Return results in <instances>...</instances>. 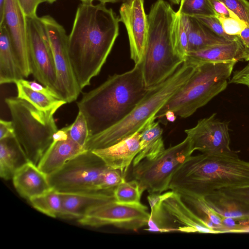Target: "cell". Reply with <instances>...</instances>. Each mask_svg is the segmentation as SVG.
<instances>
[{"instance_id": "obj_4", "label": "cell", "mask_w": 249, "mask_h": 249, "mask_svg": "<svg viewBox=\"0 0 249 249\" xmlns=\"http://www.w3.org/2000/svg\"><path fill=\"white\" fill-rule=\"evenodd\" d=\"M176 13L168 2L157 0L147 15L148 31L141 62L148 89L164 81L184 62L176 53L172 42V28Z\"/></svg>"}, {"instance_id": "obj_27", "label": "cell", "mask_w": 249, "mask_h": 249, "mask_svg": "<svg viewBox=\"0 0 249 249\" xmlns=\"http://www.w3.org/2000/svg\"><path fill=\"white\" fill-rule=\"evenodd\" d=\"M189 18L188 53L230 41L213 33L195 18Z\"/></svg>"}, {"instance_id": "obj_24", "label": "cell", "mask_w": 249, "mask_h": 249, "mask_svg": "<svg viewBox=\"0 0 249 249\" xmlns=\"http://www.w3.org/2000/svg\"><path fill=\"white\" fill-rule=\"evenodd\" d=\"M210 206L223 217L234 219L239 229L249 227V210L242 203L218 191L205 196Z\"/></svg>"}, {"instance_id": "obj_46", "label": "cell", "mask_w": 249, "mask_h": 249, "mask_svg": "<svg viewBox=\"0 0 249 249\" xmlns=\"http://www.w3.org/2000/svg\"><path fill=\"white\" fill-rule=\"evenodd\" d=\"M5 0H0V22L2 19Z\"/></svg>"}, {"instance_id": "obj_45", "label": "cell", "mask_w": 249, "mask_h": 249, "mask_svg": "<svg viewBox=\"0 0 249 249\" xmlns=\"http://www.w3.org/2000/svg\"><path fill=\"white\" fill-rule=\"evenodd\" d=\"M164 117L169 122H174L176 120L177 116L173 112L169 111L165 113Z\"/></svg>"}, {"instance_id": "obj_11", "label": "cell", "mask_w": 249, "mask_h": 249, "mask_svg": "<svg viewBox=\"0 0 249 249\" xmlns=\"http://www.w3.org/2000/svg\"><path fill=\"white\" fill-rule=\"evenodd\" d=\"M25 19L32 74L39 83L56 92L55 67L45 27L37 15Z\"/></svg>"}, {"instance_id": "obj_8", "label": "cell", "mask_w": 249, "mask_h": 249, "mask_svg": "<svg viewBox=\"0 0 249 249\" xmlns=\"http://www.w3.org/2000/svg\"><path fill=\"white\" fill-rule=\"evenodd\" d=\"M109 168L93 151L86 150L48 177L52 188L59 193L107 192L103 190V182Z\"/></svg>"}, {"instance_id": "obj_38", "label": "cell", "mask_w": 249, "mask_h": 249, "mask_svg": "<svg viewBox=\"0 0 249 249\" xmlns=\"http://www.w3.org/2000/svg\"><path fill=\"white\" fill-rule=\"evenodd\" d=\"M220 191L237 200L249 210V185L224 189Z\"/></svg>"}, {"instance_id": "obj_5", "label": "cell", "mask_w": 249, "mask_h": 249, "mask_svg": "<svg viewBox=\"0 0 249 249\" xmlns=\"http://www.w3.org/2000/svg\"><path fill=\"white\" fill-rule=\"evenodd\" d=\"M195 68L183 62L170 77L149 89L143 99L120 122L90 136L85 149L92 151L105 148L142 131L148 122L155 118L162 107L187 82Z\"/></svg>"}, {"instance_id": "obj_15", "label": "cell", "mask_w": 249, "mask_h": 249, "mask_svg": "<svg viewBox=\"0 0 249 249\" xmlns=\"http://www.w3.org/2000/svg\"><path fill=\"white\" fill-rule=\"evenodd\" d=\"M119 13L120 21L124 24L128 34L130 57L135 64H139L142 58L148 31L144 0H125Z\"/></svg>"}, {"instance_id": "obj_7", "label": "cell", "mask_w": 249, "mask_h": 249, "mask_svg": "<svg viewBox=\"0 0 249 249\" xmlns=\"http://www.w3.org/2000/svg\"><path fill=\"white\" fill-rule=\"evenodd\" d=\"M5 102L11 114L15 138L29 161L37 166L58 130L54 114L67 103L42 111L18 97L6 98Z\"/></svg>"}, {"instance_id": "obj_39", "label": "cell", "mask_w": 249, "mask_h": 249, "mask_svg": "<svg viewBox=\"0 0 249 249\" xmlns=\"http://www.w3.org/2000/svg\"><path fill=\"white\" fill-rule=\"evenodd\" d=\"M18 81L33 90L40 92L48 96L55 97L58 99L62 100L60 95L56 92L40 83H37L35 81H28L23 78L19 80Z\"/></svg>"}, {"instance_id": "obj_6", "label": "cell", "mask_w": 249, "mask_h": 249, "mask_svg": "<svg viewBox=\"0 0 249 249\" xmlns=\"http://www.w3.org/2000/svg\"><path fill=\"white\" fill-rule=\"evenodd\" d=\"M236 62L208 63L199 65L187 82L159 110L155 119H162L169 111L186 118L224 90Z\"/></svg>"}, {"instance_id": "obj_34", "label": "cell", "mask_w": 249, "mask_h": 249, "mask_svg": "<svg viewBox=\"0 0 249 249\" xmlns=\"http://www.w3.org/2000/svg\"><path fill=\"white\" fill-rule=\"evenodd\" d=\"M68 132L70 138L77 144L85 149L86 144L89 137V132L87 120L80 111L75 121L68 125Z\"/></svg>"}, {"instance_id": "obj_29", "label": "cell", "mask_w": 249, "mask_h": 249, "mask_svg": "<svg viewBox=\"0 0 249 249\" xmlns=\"http://www.w3.org/2000/svg\"><path fill=\"white\" fill-rule=\"evenodd\" d=\"M189 18L176 12L172 28V39L174 50L184 60L188 53Z\"/></svg>"}, {"instance_id": "obj_22", "label": "cell", "mask_w": 249, "mask_h": 249, "mask_svg": "<svg viewBox=\"0 0 249 249\" xmlns=\"http://www.w3.org/2000/svg\"><path fill=\"white\" fill-rule=\"evenodd\" d=\"M0 84L16 83L24 76L4 24L0 25Z\"/></svg>"}, {"instance_id": "obj_13", "label": "cell", "mask_w": 249, "mask_h": 249, "mask_svg": "<svg viewBox=\"0 0 249 249\" xmlns=\"http://www.w3.org/2000/svg\"><path fill=\"white\" fill-rule=\"evenodd\" d=\"M194 150L208 154H229L236 152L230 147L229 123L213 113L199 120L196 125L184 131Z\"/></svg>"}, {"instance_id": "obj_35", "label": "cell", "mask_w": 249, "mask_h": 249, "mask_svg": "<svg viewBox=\"0 0 249 249\" xmlns=\"http://www.w3.org/2000/svg\"><path fill=\"white\" fill-rule=\"evenodd\" d=\"M216 17L221 23L225 33L230 36H239L248 26L240 18L223 16L217 14Z\"/></svg>"}, {"instance_id": "obj_14", "label": "cell", "mask_w": 249, "mask_h": 249, "mask_svg": "<svg viewBox=\"0 0 249 249\" xmlns=\"http://www.w3.org/2000/svg\"><path fill=\"white\" fill-rule=\"evenodd\" d=\"M4 24L24 77L32 74L25 16L18 0H5L0 25Z\"/></svg>"}, {"instance_id": "obj_43", "label": "cell", "mask_w": 249, "mask_h": 249, "mask_svg": "<svg viewBox=\"0 0 249 249\" xmlns=\"http://www.w3.org/2000/svg\"><path fill=\"white\" fill-rule=\"evenodd\" d=\"M14 127L12 121L0 120V140L15 137Z\"/></svg>"}, {"instance_id": "obj_32", "label": "cell", "mask_w": 249, "mask_h": 249, "mask_svg": "<svg viewBox=\"0 0 249 249\" xmlns=\"http://www.w3.org/2000/svg\"><path fill=\"white\" fill-rule=\"evenodd\" d=\"M138 180L124 181L114 189L113 194L115 200L121 204L134 205L141 203L143 193Z\"/></svg>"}, {"instance_id": "obj_30", "label": "cell", "mask_w": 249, "mask_h": 249, "mask_svg": "<svg viewBox=\"0 0 249 249\" xmlns=\"http://www.w3.org/2000/svg\"><path fill=\"white\" fill-rule=\"evenodd\" d=\"M15 84L17 89V97L27 101L38 110L47 111L58 104L66 102L63 100L33 90L18 81Z\"/></svg>"}, {"instance_id": "obj_25", "label": "cell", "mask_w": 249, "mask_h": 249, "mask_svg": "<svg viewBox=\"0 0 249 249\" xmlns=\"http://www.w3.org/2000/svg\"><path fill=\"white\" fill-rule=\"evenodd\" d=\"M29 161L22 147L15 137L0 140V176L8 180Z\"/></svg>"}, {"instance_id": "obj_28", "label": "cell", "mask_w": 249, "mask_h": 249, "mask_svg": "<svg viewBox=\"0 0 249 249\" xmlns=\"http://www.w3.org/2000/svg\"><path fill=\"white\" fill-rule=\"evenodd\" d=\"M147 199L151 211L147 228L144 230L160 233L176 231L174 224L162 206L163 194H149Z\"/></svg>"}, {"instance_id": "obj_41", "label": "cell", "mask_w": 249, "mask_h": 249, "mask_svg": "<svg viewBox=\"0 0 249 249\" xmlns=\"http://www.w3.org/2000/svg\"><path fill=\"white\" fill-rule=\"evenodd\" d=\"M21 9L25 17L36 15V9L41 3L40 0H18Z\"/></svg>"}, {"instance_id": "obj_31", "label": "cell", "mask_w": 249, "mask_h": 249, "mask_svg": "<svg viewBox=\"0 0 249 249\" xmlns=\"http://www.w3.org/2000/svg\"><path fill=\"white\" fill-rule=\"evenodd\" d=\"M32 206L38 211L52 217L60 216L62 209L60 193L53 189L31 199Z\"/></svg>"}, {"instance_id": "obj_44", "label": "cell", "mask_w": 249, "mask_h": 249, "mask_svg": "<svg viewBox=\"0 0 249 249\" xmlns=\"http://www.w3.org/2000/svg\"><path fill=\"white\" fill-rule=\"evenodd\" d=\"M239 36L244 45L249 49V26H247L242 31Z\"/></svg>"}, {"instance_id": "obj_21", "label": "cell", "mask_w": 249, "mask_h": 249, "mask_svg": "<svg viewBox=\"0 0 249 249\" xmlns=\"http://www.w3.org/2000/svg\"><path fill=\"white\" fill-rule=\"evenodd\" d=\"M12 180L17 192L29 201L52 189L48 176L30 161L15 173Z\"/></svg>"}, {"instance_id": "obj_18", "label": "cell", "mask_w": 249, "mask_h": 249, "mask_svg": "<svg viewBox=\"0 0 249 249\" xmlns=\"http://www.w3.org/2000/svg\"><path fill=\"white\" fill-rule=\"evenodd\" d=\"M249 61V49L239 36L236 39L204 49L188 52L184 62L194 67L208 63Z\"/></svg>"}, {"instance_id": "obj_49", "label": "cell", "mask_w": 249, "mask_h": 249, "mask_svg": "<svg viewBox=\"0 0 249 249\" xmlns=\"http://www.w3.org/2000/svg\"><path fill=\"white\" fill-rule=\"evenodd\" d=\"M56 0H40L41 3L46 2L49 3H52L55 1Z\"/></svg>"}, {"instance_id": "obj_23", "label": "cell", "mask_w": 249, "mask_h": 249, "mask_svg": "<svg viewBox=\"0 0 249 249\" xmlns=\"http://www.w3.org/2000/svg\"><path fill=\"white\" fill-rule=\"evenodd\" d=\"M153 118L148 122L140 133V151L133 161V166L143 160H152L165 149L162 139L163 130L159 122Z\"/></svg>"}, {"instance_id": "obj_20", "label": "cell", "mask_w": 249, "mask_h": 249, "mask_svg": "<svg viewBox=\"0 0 249 249\" xmlns=\"http://www.w3.org/2000/svg\"><path fill=\"white\" fill-rule=\"evenodd\" d=\"M112 191L91 193H60L62 209L59 217L77 219L83 217L92 209L114 199Z\"/></svg>"}, {"instance_id": "obj_10", "label": "cell", "mask_w": 249, "mask_h": 249, "mask_svg": "<svg viewBox=\"0 0 249 249\" xmlns=\"http://www.w3.org/2000/svg\"><path fill=\"white\" fill-rule=\"evenodd\" d=\"M50 43L54 62L56 80L55 90L67 103L76 100L81 90L71 63L68 48V36L64 27L53 17H40Z\"/></svg>"}, {"instance_id": "obj_48", "label": "cell", "mask_w": 249, "mask_h": 249, "mask_svg": "<svg viewBox=\"0 0 249 249\" xmlns=\"http://www.w3.org/2000/svg\"><path fill=\"white\" fill-rule=\"evenodd\" d=\"M181 0H169L171 3L174 4H179Z\"/></svg>"}, {"instance_id": "obj_42", "label": "cell", "mask_w": 249, "mask_h": 249, "mask_svg": "<svg viewBox=\"0 0 249 249\" xmlns=\"http://www.w3.org/2000/svg\"><path fill=\"white\" fill-rule=\"evenodd\" d=\"M210 1L217 14L225 17L239 18L221 1L219 0H210Z\"/></svg>"}, {"instance_id": "obj_1", "label": "cell", "mask_w": 249, "mask_h": 249, "mask_svg": "<svg viewBox=\"0 0 249 249\" xmlns=\"http://www.w3.org/2000/svg\"><path fill=\"white\" fill-rule=\"evenodd\" d=\"M119 18L111 8L100 2H82L77 7L68 36L71 63L82 90L97 76L119 35Z\"/></svg>"}, {"instance_id": "obj_9", "label": "cell", "mask_w": 249, "mask_h": 249, "mask_svg": "<svg viewBox=\"0 0 249 249\" xmlns=\"http://www.w3.org/2000/svg\"><path fill=\"white\" fill-rule=\"evenodd\" d=\"M195 151L186 136L183 141L165 149L155 159L143 160L133 166V176L143 192L162 194L169 190L174 175Z\"/></svg>"}, {"instance_id": "obj_33", "label": "cell", "mask_w": 249, "mask_h": 249, "mask_svg": "<svg viewBox=\"0 0 249 249\" xmlns=\"http://www.w3.org/2000/svg\"><path fill=\"white\" fill-rule=\"evenodd\" d=\"M178 11L189 17L216 16L210 0H181Z\"/></svg>"}, {"instance_id": "obj_36", "label": "cell", "mask_w": 249, "mask_h": 249, "mask_svg": "<svg viewBox=\"0 0 249 249\" xmlns=\"http://www.w3.org/2000/svg\"><path fill=\"white\" fill-rule=\"evenodd\" d=\"M194 18H196L213 33L226 39L229 41H233L239 37V36H230L226 34L223 29L221 23L216 16H199Z\"/></svg>"}, {"instance_id": "obj_26", "label": "cell", "mask_w": 249, "mask_h": 249, "mask_svg": "<svg viewBox=\"0 0 249 249\" xmlns=\"http://www.w3.org/2000/svg\"><path fill=\"white\" fill-rule=\"evenodd\" d=\"M175 192L180 195L186 205L209 227L218 231L219 233L226 232L222 224L223 217L210 206L205 197L183 191Z\"/></svg>"}, {"instance_id": "obj_37", "label": "cell", "mask_w": 249, "mask_h": 249, "mask_svg": "<svg viewBox=\"0 0 249 249\" xmlns=\"http://www.w3.org/2000/svg\"><path fill=\"white\" fill-rule=\"evenodd\" d=\"M249 26V1L247 0H219Z\"/></svg>"}, {"instance_id": "obj_19", "label": "cell", "mask_w": 249, "mask_h": 249, "mask_svg": "<svg viewBox=\"0 0 249 249\" xmlns=\"http://www.w3.org/2000/svg\"><path fill=\"white\" fill-rule=\"evenodd\" d=\"M138 131L107 147L92 150L110 168L120 171L125 177L128 169L140 151Z\"/></svg>"}, {"instance_id": "obj_50", "label": "cell", "mask_w": 249, "mask_h": 249, "mask_svg": "<svg viewBox=\"0 0 249 249\" xmlns=\"http://www.w3.org/2000/svg\"><path fill=\"white\" fill-rule=\"evenodd\" d=\"M82 2H92L94 0H80Z\"/></svg>"}, {"instance_id": "obj_16", "label": "cell", "mask_w": 249, "mask_h": 249, "mask_svg": "<svg viewBox=\"0 0 249 249\" xmlns=\"http://www.w3.org/2000/svg\"><path fill=\"white\" fill-rule=\"evenodd\" d=\"M163 194L162 206L174 224L176 231L217 234L183 201L180 195L171 191Z\"/></svg>"}, {"instance_id": "obj_3", "label": "cell", "mask_w": 249, "mask_h": 249, "mask_svg": "<svg viewBox=\"0 0 249 249\" xmlns=\"http://www.w3.org/2000/svg\"><path fill=\"white\" fill-rule=\"evenodd\" d=\"M249 185V162L237 152L191 156L174 175L169 189L205 197L227 188Z\"/></svg>"}, {"instance_id": "obj_47", "label": "cell", "mask_w": 249, "mask_h": 249, "mask_svg": "<svg viewBox=\"0 0 249 249\" xmlns=\"http://www.w3.org/2000/svg\"><path fill=\"white\" fill-rule=\"evenodd\" d=\"M100 2L103 3H116L117 2H119L122 1V0H97Z\"/></svg>"}, {"instance_id": "obj_2", "label": "cell", "mask_w": 249, "mask_h": 249, "mask_svg": "<svg viewBox=\"0 0 249 249\" xmlns=\"http://www.w3.org/2000/svg\"><path fill=\"white\" fill-rule=\"evenodd\" d=\"M148 89L143 81L140 62L131 70L109 76L97 87L84 93L77 105L78 111L87 120L89 137L125 118Z\"/></svg>"}, {"instance_id": "obj_17", "label": "cell", "mask_w": 249, "mask_h": 249, "mask_svg": "<svg viewBox=\"0 0 249 249\" xmlns=\"http://www.w3.org/2000/svg\"><path fill=\"white\" fill-rule=\"evenodd\" d=\"M68 126L58 130L37 165L47 176L61 168L68 161L86 150L70 137Z\"/></svg>"}, {"instance_id": "obj_12", "label": "cell", "mask_w": 249, "mask_h": 249, "mask_svg": "<svg viewBox=\"0 0 249 249\" xmlns=\"http://www.w3.org/2000/svg\"><path fill=\"white\" fill-rule=\"evenodd\" d=\"M149 217L147 207L141 203L123 204L114 199L92 209L78 222L95 227L112 225L125 230H137L147 226Z\"/></svg>"}, {"instance_id": "obj_40", "label": "cell", "mask_w": 249, "mask_h": 249, "mask_svg": "<svg viewBox=\"0 0 249 249\" xmlns=\"http://www.w3.org/2000/svg\"><path fill=\"white\" fill-rule=\"evenodd\" d=\"M229 83L244 85L249 88V64L242 69L234 71Z\"/></svg>"}]
</instances>
